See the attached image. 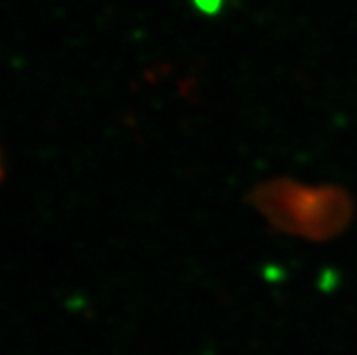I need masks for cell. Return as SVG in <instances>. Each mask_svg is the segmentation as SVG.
I'll return each mask as SVG.
<instances>
[{
  "label": "cell",
  "instance_id": "cell-2",
  "mask_svg": "<svg viewBox=\"0 0 357 355\" xmlns=\"http://www.w3.org/2000/svg\"><path fill=\"white\" fill-rule=\"evenodd\" d=\"M196 4H198L199 9H204L207 13H214L218 8H220V2L222 0H195Z\"/></svg>",
  "mask_w": 357,
  "mask_h": 355
},
{
  "label": "cell",
  "instance_id": "cell-1",
  "mask_svg": "<svg viewBox=\"0 0 357 355\" xmlns=\"http://www.w3.org/2000/svg\"><path fill=\"white\" fill-rule=\"evenodd\" d=\"M252 203L274 227L312 241L337 236L352 216V202L343 190L290 180L263 183L252 194Z\"/></svg>",
  "mask_w": 357,
  "mask_h": 355
}]
</instances>
